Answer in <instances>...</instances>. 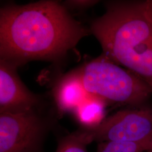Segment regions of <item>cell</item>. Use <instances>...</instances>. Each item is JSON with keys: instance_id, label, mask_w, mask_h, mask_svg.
Listing matches in <instances>:
<instances>
[{"instance_id": "obj_2", "label": "cell", "mask_w": 152, "mask_h": 152, "mask_svg": "<svg viewBox=\"0 0 152 152\" xmlns=\"http://www.w3.org/2000/svg\"><path fill=\"white\" fill-rule=\"evenodd\" d=\"M104 55L125 66L152 90V0L107 3L91 25Z\"/></svg>"}, {"instance_id": "obj_11", "label": "cell", "mask_w": 152, "mask_h": 152, "mask_svg": "<svg viewBox=\"0 0 152 152\" xmlns=\"http://www.w3.org/2000/svg\"><path fill=\"white\" fill-rule=\"evenodd\" d=\"M96 2L97 1H71L66 2L69 5L71 4V5L76 7H86L92 5Z\"/></svg>"}, {"instance_id": "obj_12", "label": "cell", "mask_w": 152, "mask_h": 152, "mask_svg": "<svg viewBox=\"0 0 152 152\" xmlns=\"http://www.w3.org/2000/svg\"><path fill=\"white\" fill-rule=\"evenodd\" d=\"M145 152H152V139L147 142L145 145Z\"/></svg>"}, {"instance_id": "obj_10", "label": "cell", "mask_w": 152, "mask_h": 152, "mask_svg": "<svg viewBox=\"0 0 152 152\" xmlns=\"http://www.w3.org/2000/svg\"><path fill=\"white\" fill-rule=\"evenodd\" d=\"M147 142L141 143L124 141L102 142L98 144L96 152H145Z\"/></svg>"}, {"instance_id": "obj_4", "label": "cell", "mask_w": 152, "mask_h": 152, "mask_svg": "<svg viewBox=\"0 0 152 152\" xmlns=\"http://www.w3.org/2000/svg\"><path fill=\"white\" fill-rule=\"evenodd\" d=\"M82 130L89 144L93 141L147 142L152 139V108L145 105L125 109L95 127Z\"/></svg>"}, {"instance_id": "obj_9", "label": "cell", "mask_w": 152, "mask_h": 152, "mask_svg": "<svg viewBox=\"0 0 152 152\" xmlns=\"http://www.w3.org/2000/svg\"><path fill=\"white\" fill-rule=\"evenodd\" d=\"M82 130L77 131L60 139L56 152H88V145Z\"/></svg>"}, {"instance_id": "obj_7", "label": "cell", "mask_w": 152, "mask_h": 152, "mask_svg": "<svg viewBox=\"0 0 152 152\" xmlns=\"http://www.w3.org/2000/svg\"><path fill=\"white\" fill-rule=\"evenodd\" d=\"M78 73L65 77L55 92L59 112L64 113L76 109L88 95Z\"/></svg>"}, {"instance_id": "obj_1", "label": "cell", "mask_w": 152, "mask_h": 152, "mask_svg": "<svg viewBox=\"0 0 152 152\" xmlns=\"http://www.w3.org/2000/svg\"><path fill=\"white\" fill-rule=\"evenodd\" d=\"M87 34L56 1H42L1 9V59L14 65L28 60L59 58Z\"/></svg>"}, {"instance_id": "obj_8", "label": "cell", "mask_w": 152, "mask_h": 152, "mask_svg": "<svg viewBox=\"0 0 152 152\" xmlns=\"http://www.w3.org/2000/svg\"><path fill=\"white\" fill-rule=\"evenodd\" d=\"M107 104L100 98L88 94L73 112L84 128H93L105 119V108Z\"/></svg>"}, {"instance_id": "obj_5", "label": "cell", "mask_w": 152, "mask_h": 152, "mask_svg": "<svg viewBox=\"0 0 152 152\" xmlns=\"http://www.w3.org/2000/svg\"><path fill=\"white\" fill-rule=\"evenodd\" d=\"M46 122L35 110L0 114V152H44Z\"/></svg>"}, {"instance_id": "obj_3", "label": "cell", "mask_w": 152, "mask_h": 152, "mask_svg": "<svg viewBox=\"0 0 152 152\" xmlns=\"http://www.w3.org/2000/svg\"><path fill=\"white\" fill-rule=\"evenodd\" d=\"M78 73L87 93L107 104L139 107L145 105L152 96L151 88L139 77L104 55Z\"/></svg>"}, {"instance_id": "obj_6", "label": "cell", "mask_w": 152, "mask_h": 152, "mask_svg": "<svg viewBox=\"0 0 152 152\" xmlns=\"http://www.w3.org/2000/svg\"><path fill=\"white\" fill-rule=\"evenodd\" d=\"M16 65L6 60L0 63V112L35 110L39 99L30 92L16 73Z\"/></svg>"}]
</instances>
